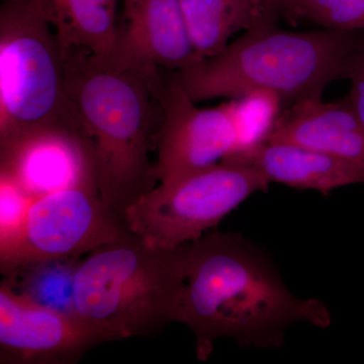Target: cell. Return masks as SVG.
Segmentation results:
<instances>
[{
	"label": "cell",
	"instance_id": "cell-1",
	"mask_svg": "<svg viewBox=\"0 0 364 364\" xmlns=\"http://www.w3.org/2000/svg\"><path fill=\"white\" fill-rule=\"evenodd\" d=\"M176 322L191 330L196 358L208 361L218 339L275 348L291 325L325 329L332 317L320 299L294 296L252 242L238 233L210 232L188 243Z\"/></svg>",
	"mask_w": 364,
	"mask_h": 364
},
{
	"label": "cell",
	"instance_id": "cell-2",
	"mask_svg": "<svg viewBox=\"0 0 364 364\" xmlns=\"http://www.w3.org/2000/svg\"><path fill=\"white\" fill-rule=\"evenodd\" d=\"M63 50L67 95L92 153L98 195L124 219L156 188V149L163 109L161 68L119 69L81 48Z\"/></svg>",
	"mask_w": 364,
	"mask_h": 364
},
{
	"label": "cell",
	"instance_id": "cell-3",
	"mask_svg": "<svg viewBox=\"0 0 364 364\" xmlns=\"http://www.w3.org/2000/svg\"><path fill=\"white\" fill-rule=\"evenodd\" d=\"M363 32H289L268 25L244 32L224 51L200 60L171 78L193 102L238 98L254 90L277 93L284 109L299 100L322 98L337 79L346 78L349 58Z\"/></svg>",
	"mask_w": 364,
	"mask_h": 364
},
{
	"label": "cell",
	"instance_id": "cell-4",
	"mask_svg": "<svg viewBox=\"0 0 364 364\" xmlns=\"http://www.w3.org/2000/svg\"><path fill=\"white\" fill-rule=\"evenodd\" d=\"M188 250L153 247L131 231L95 249L76 272V315L105 343L156 336L176 322Z\"/></svg>",
	"mask_w": 364,
	"mask_h": 364
},
{
	"label": "cell",
	"instance_id": "cell-5",
	"mask_svg": "<svg viewBox=\"0 0 364 364\" xmlns=\"http://www.w3.org/2000/svg\"><path fill=\"white\" fill-rule=\"evenodd\" d=\"M46 128L83 133L67 95L63 50L35 0H2L0 139Z\"/></svg>",
	"mask_w": 364,
	"mask_h": 364
},
{
	"label": "cell",
	"instance_id": "cell-6",
	"mask_svg": "<svg viewBox=\"0 0 364 364\" xmlns=\"http://www.w3.org/2000/svg\"><path fill=\"white\" fill-rule=\"evenodd\" d=\"M270 183L256 167L222 161L159 183L127 210L124 221L132 233L153 247L176 249L200 239Z\"/></svg>",
	"mask_w": 364,
	"mask_h": 364
},
{
	"label": "cell",
	"instance_id": "cell-7",
	"mask_svg": "<svg viewBox=\"0 0 364 364\" xmlns=\"http://www.w3.org/2000/svg\"><path fill=\"white\" fill-rule=\"evenodd\" d=\"M130 230L100 200L95 186H76L36 198L14 247L0 257L4 277L35 261L81 258Z\"/></svg>",
	"mask_w": 364,
	"mask_h": 364
},
{
	"label": "cell",
	"instance_id": "cell-8",
	"mask_svg": "<svg viewBox=\"0 0 364 364\" xmlns=\"http://www.w3.org/2000/svg\"><path fill=\"white\" fill-rule=\"evenodd\" d=\"M160 97L163 119L155 164L159 183L178 181L233 154L237 134L229 102L200 109L170 75L163 77Z\"/></svg>",
	"mask_w": 364,
	"mask_h": 364
},
{
	"label": "cell",
	"instance_id": "cell-9",
	"mask_svg": "<svg viewBox=\"0 0 364 364\" xmlns=\"http://www.w3.org/2000/svg\"><path fill=\"white\" fill-rule=\"evenodd\" d=\"M104 339L78 317L36 305L0 284V363L73 364Z\"/></svg>",
	"mask_w": 364,
	"mask_h": 364
},
{
	"label": "cell",
	"instance_id": "cell-10",
	"mask_svg": "<svg viewBox=\"0 0 364 364\" xmlns=\"http://www.w3.org/2000/svg\"><path fill=\"white\" fill-rule=\"evenodd\" d=\"M0 176L33 198L95 186L90 145L81 132L46 128L0 139Z\"/></svg>",
	"mask_w": 364,
	"mask_h": 364
},
{
	"label": "cell",
	"instance_id": "cell-11",
	"mask_svg": "<svg viewBox=\"0 0 364 364\" xmlns=\"http://www.w3.org/2000/svg\"><path fill=\"white\" fill-rule=\"evenodd\" d=\"M200 60L181 0H123L114 50L105 61L119 69L157 67L171 72Z\"/></svg>",
	"mask_w": 364,
	"mask_h": 364
},
{
	"label": "cell",
	"instance_id": "cell-12",
	"mask_svg": "<svg viewBox=\"0 0 364 364\" xmlns=\"http://www.w3.org/2000/svg\"><path fill=\"white\" fill-rule=\"evenodd\" d=\"M267 143H287L364 164V126L346 98L299 100L282 111Z\"/></svg>",
	"mask_w": 364,
	"mask_h": 364
},
{
	"label": "cell",
	"instance_id": "cell-13",
	"mask_svg": "<svg viewBox=\"0 0 364 364\" xmlns=\"http://www.w3.org/2000/svg\"><path fill=\"white\" fill-rule=\"evenodd\" d=\"M224 161L259 169L270 182L329 196L334 189L364 183V164L287 143H265Z\"/></svg>",
	"mask_w": 364,
	"mask_h": 364
},
{
	"label": "cell",
	"instance_id": "cell-14",
	"mask_svg": "<svg viewBox=\"0 0 364 364\" xmlns=\"http://www.w3.org/2000/svg\"><path fill=\"white\" fill-rule=\"evenodd\" d=\"M189 37L203 59L226 49L238 32L277 25L279 9L269 0H181Z\"/></svg>",
	"mask_w": 364,
	"mask_h": 364
},
{
	"label": "cell",
	"instance_id": "cell-15",
	"mask_svg": "<svg viewBox=\"0 0 364 364\" xmlns=\"http://www.w3.org/2000/svg\"><path fill=\"white\" fill-rule=\"evenodd\" d=\"M62 49L81 48L97 58L111 56L119 0H35Z\"/></svg>",
	"mask_w": 364,
	"mask_h": 364
},
{
	"label": "cell",
	"instance_id": "cell-16",
	"mask_svg": "<svg viewBox=\"0 0 364 364\" xmlns=\"http://www.w3.org/2000/svg\"><path fill=\"white\" fill-rule=\"evenodd\" d=\"M80 258L35 261L14 270L4 279L16 293L36 305L77 317L74 301Z\"/></svg>",
	"mask_w": 364,
	"mask_h": 364
},
{
	"label": "cell",
	"instance_id": "cell-17",
	"mask_svg": "<svg viewBox=\"0 0 364 364\" xmlns=\"http://www.w3.org/2000/svg\"><path fill=\"white\" fill-rule=\"evenodd\" d=\"M229 102L237 134L236 149L229 157L243 154L267 143L284 109V102L277 93L263 90L251 91Z\"/></svg>",
	"mask_w": 364,
	"mask_h": 364
},
{
	"label": "cell",
	"instance_id": "cell-18",
	"mask_svg": "<svg viewBox=\"0 0 364 364\" xmlns=\"http://www.w3.org/2000/svg\"><path fill=\"white\" fill-rule=\"evenodd\" d=\"M279 14L323 28L364 32V0H280Z\"/></svg>",
	"mask_w": 364,
	"mask_h": 364
},
{
	"label": "cell",
	"instance_id": "cell-19",
	"mask_svg": "<svg viewBox=\"0 0 364 364\" xmlns=\"http://www.w3.org/2000/svg\"><path fill=\"white\" fill-rule=\"evenodd\" d=\"M35 200L13 181L0 176V257L6 255L20 239Z\"/></svg>",
	"mask_w": 364,
	"mask_h": 364
},
{
	"label": "cell",
	"instance_id": "cell-20",
	"mask_svg": "<svg viewBox=\"0 0 364 364\" xmlns=\"http://www.w3.org/2000/svg\"><path fill=\"white\" fill-rule=\"evenodd\" d=\"M346 78L351 88L346 98L364 126V32L355 51L349 58Z\"/></svg>",
	"mask_w": 364,
	"mask_h": 364
},
{
	"label": "cell",
	"instance_id": "cell-21",
	"mask_svg": "<svg viewBox=\"0 0 364 364\" xmlns=\"http://www.w3.org/2000/svg\"><path fill=\"white\" fill-rule=\"evenodd\" d=\"M269 1L272 2V4H274V6L277 7V9H279V4L280 0H269Z\"/></svg>",
	"mask_w": 364,
	"mask_h": 364
}]
</instances>
